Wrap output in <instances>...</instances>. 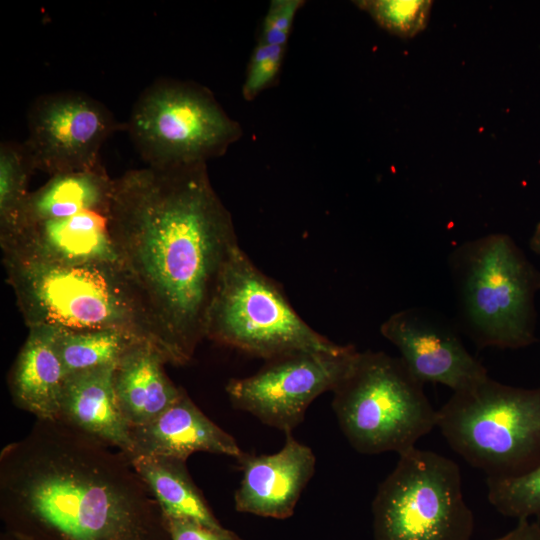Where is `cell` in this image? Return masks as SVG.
Segmentation results:
<instances>
[{
  "label": "cell",
  "mask_w": 540,
  "mask_h": 540,
  "mask_svg": "<svg viewBox=\"0 0 540 540\" xmlns=\"http://www.w3.org/2000/svg\"><path fill=\"white\" fill-rule=\"evenodd\" d=\"M111 232L119 267L167 363H189L239 246L206 163L128 170L115 179Z\"/></svg>",
  "instance_id": "1"
},
{
  "label": "cell",
  "mask_w": 540,
  "mask_h": 540,
  "mask_svg": "<svg viewBox=\"0 0 540 540\" xmlns=\"http://www.w3.org/2000/svg\"><path fill=\"white\" fill-rule=\"evenodd\" d=\"M0 518L26 540H172L131 458L57 419L1 450Z\"/></svg>",
  "instance_id": "2"
},
{
  "label": "cell",
  "mask_w": 540,
  "mask_h": 540,
  "mask_svg": "<svg viewBox=\"0 0 540 540\" xmlns=\"http://www.w3.org/2000/svg\"><path fill=\"white\" fill-rule=\"evenodd\" d=\"M114 189L102 164L51 176L29 193L17 224L0 237L3 258L119 266L110 217Z\"/></svg>",
  "instance_id": "3"
},
{
  "label": "cell",
  "mask_w": 540,
  "mask_h": 540,
  "mask_svg": "<svg viewBox=\"0 0 540 540\" xmlns=\"http://www.w3.org/2000/svg\"><path fill=\"white\" fill-rule=\"evenodd\" d=\"M448 264L460 318L477 346L520 349L537 340L540 271L509 235L466 241Z\"/></svg>",
  "instance_id": "4"
},
{
  "label": "cell",
  "mask_w": 540,
  "mask_h": 540,
  "mask_svg": "<svg viewBox=\"0 0 540 540\" xmlns=\"http://www.w3.org/2000/svg\"><path fill=\"white\" fill-rule=\"evenodd\" d=\"M2 261L28 328L118 329L152 343L142 310L118 265Z\"/></svg>",
  "instance_id": "5"
},
{
  "label": "cell",
  "mask_w": 540,
  "mask_h": 540,
  "mask_svg": "<svg viewBox=\"0 0 540 540\" xmlns=\"http://www.w3.org/2000/svg\"><path fill=\"white\" fill-rule=\"evenodd\" d=\"M451 449L487 478H512L540 465V387L524 388L489 376L453 392L437 410Z\"/></svg>",
  "instance_id": "6"
},
{
  "label": "cell",
  "mask_w": 540,
  "mask_h": 540,
  "mask_svg": "<svg viewBox=\"0 0 540 540\" xmlns=\"http://www.w3.org/2000/svg\"><path fill=\"white\" fill-rule=\"evenodd\" d=\"M402 359L381 351L359 352L333 391L338 424L357 452L398 455L437 425V411Z\"/></svg>",
  "instance_id": "7"
},
{
  "label": "cell",
  "mask_w": 540,
  "mask_h": 540,
  "mask_svg": "<svg viewBox=\"0 0 540 540\" xmlns=\"http://www.w3.org/2000/svg\"><path fill=\"white\" fill-rule=\"evenodd\" d=\"M206 338L266 361L299 352L336 353L347 346L307 324L281 286L240 246L230 257L211 302Z\"/></svg>",
  "instance_id": "8"
},
{
  "label": "cell",
  "mask_w": 540,
  "mask_h": 540,
  "mask_svg": "<svg viewBox=\"0 0 540 540\" xmlns=\"http://www.w3.org/2000/svg\"><path fill=\"white\" fill-rule=\"evenodd\" d=\"M125 123L141 159L156 169L207 163L242 136L208 88L172 78L147 86Z\"/></svg>",
  "instance_id": "9"
},
{
  "label": "cell",
  "mask_w": 540,
  "mask_h": 540,
  "mask_svg": "<svg viewBox=\"0 0 540 540\" xmlns=\"http://www.w3.org/2000/svg\"><path fill=\"white\" fill-rule=\"evenodd\" d=\"M372 515L374 540H470L474 531L459 466L416 447L379 485Z\"/></svg>",
  "instance_id": "10"
},
{
  "label": "cell",
  "mask_w": 540,
  "mask_h": 540,
  "mask_svg": "<svg viewBox=\"0 0 540 540\" xmlns=\"http://www.w3.org/2000/svg\"><path fill=\"white\" fill-rule=\"evenodd\" d=\"M353 345L336 353L299 352L267 360L253 375L233 378L225 390L230 403L285 433L303 421L309 405L349 374L358 357Z\"/></svg>",
  "instance_id": "11"
},
{
  "label": "cell",
  "mask_w": 540,
  "mask_h": 540,
  "mask_svg": "<svg viewBox=\"0 0 540 540\" xmlns=\"http://www.w3.org/2000/svg\"><path fill=\"white\" fill-rule=\"evenodd\" d=\"M23 142L36 171L54 176L92 169L114 133L126 131L102 102L88 94L60 91L40 95L27 113Z\"/></svg>",
  "instance_id": "12"
},
{
  "label": "cell",
  "mask_w": 540,
  "mask_h": 540,
  "mask_svg": "<svg viewBox=\"0 0 540 540\" xmlns=\"http://www.w3.org/2000/svg\"><path fill=\"white\" fill-rule=\"evenodd\" d=\"M380 332L400 352L409 371L423 384L438 383L453 392L488 377L483 364L469 353L456 328L438 313L412 307L390 315Z\"/></svg>",
  "instance_id": "13"
},
{
  "label": "cell",
  "mask_w": 540,
  "mask_h": 540,
  "mask_svg": "<svg viewBox=\"0 0 540 540\" xmlns=\"http://www.w3.org/2000/svg\"><path fill=\"white\" fill-rule=\"evenodd\" d=\"M242 478L234 494L235 509L261 517L287 519L315 472L312 449L286 433L273 454L243 453L237 459Z\"/></svg>",
  "instance_id": "14"
},
{
  "label": "cell",
  "mask_w": 540,
  "mask_h": 540,
  "mask_svg": "<svg viewBox=\"0 0 540 540\" xmlns=\"http://www.w3.org/2000/svg\"><path fill=\"white\" fill-rule=\"evenodd\" d=\"M129 457L168 456L187 460L194 452H208L238 459L244 453L225 430L210 420L185 390L160 415L130 427Z\"/></svg>",
  "instance_id": "15"
},
{
  "label": "cell",
  "mask_w": 540,
  "mask_h": 540,
  "mask_svg": "<svg viewBox=\"0 0 540 540\" xmlns=\"http://www.w3.org/2000/svg\"><path fill=\"white\" fill-rule=\"evenodd\" d=\"M115 365L66 375L57 420L130 455V427L113 386Z\"/></svg>",
  "instance_id": "16"
},
{
  "label": "cell",
  "mask_w": 540,
  "mask_h": 540,
  "mask_svg": "<svg viewBox=\"0 0 540 540\" xmlns=\"http://www.w3.org/2000/svg\"><path fill=\"white\" fill-rule=\"evenodd\" d=\"M167 363L147 340L136 341L114 367L113 386L121 414L129 427L150 422L182 394L166 374Z\"/></svg>",
  "instance_id": "17"
},
{
  "label": "cell",
  "mask_w": 540,
  "mask_h": 540,
  "mask_svg": "<svg viewBox=\"0 0 540 540\" xmlns=\"http://www.w3.org/2000/svg\"><path fill=\"white\" fill-rule=\"evenodd\" d=\"M8 374L14 404L38 419H57L66 373L54 346L55 328L32 327Z\"/></svg>",
  "instance_id": "18"
},
{
  "label": "cell",
  "mask_w": 540,
  "mask_h": 540,
  "mask_svg": "<svg viewBox=\"0 0 540 540\" xmlns=\"http://www.w3.org/2000/svg\"><path fill=\"white\" fill-rule=\"evenodd\" d=\"M131 460L167 519H189L207 526H222L193 482L186 460L168 456H137Z\"/></svg>",
  "instance_id": "19"
},
{
  "label": "cell",
  "mask_w": 540,
  "mask_h": 540,
  "mask_svg": "<svg viewBox=\"0 0 540 540\" xmlns=\"http://www.w3.org/2000/svg\"><path fill=\"white\" fill-rule=\"evenodd\" d=\"M139 337L118 329L69 330L55 328L54 346L70 374L91 368L116 365Z\"/></svg>",
  "instance_id": "20"
},
{
  "label": "cell",
  "mask_w": 540,
  "mask_h": 540,
  "mask_svg": "<svg viewBox=\"0 0 540 540\" xmlns=\"http://www.w3.org/2000/svg\"><path fill=\"white\" fill-rule=\"evenodd\" d=\"M35 172L22 143L0 145V237L17 224L29 196L28 184Z\"/></svg>",
  "instance_id": "21"
},
{
  "label": "cell",
  "mask_w": 540,
  "mask_h": 540,
  "mask_svg": "<svg viewBox=\"0 0 540 540\" xmlns=\"http://www.w3.org/2000/svg\"><path fill=\"white\" fill-rule=\"evenodd\" d=\"M487 498L500 514L518 520L540 517V465L512 478H487Z\"/></svg>",
  "instance_id": "22"
},
{
  "label": "cell",
  "mask_w": 540,
  "mask_h": 540,
  "mask_svg": "<svg viewBox=\"0 0 540 540\" xmlns=\"http://www.w3.org/2000/svg\"><path fill=\"white\" fill-rule=\"evenodd\" d=\"M354 3L381 28L405 39L426 28L433 4L429 0H363Z\"/></svg>",
  "instance_id": "23"
},
{
  "label": "cell",
  "mask_w": 540,
  "mask_h": 540,
  "mask_svg": "<svg viewBox=\"0 0 540 540\" xmlns=\"http://www.w3.org/2000/svg\"><path fill=\"white\" fill-rule=\"evenodd\" d=\"M286 47L259 41L252 51L245 80L242 86L243 98L254 100L264 90L277 83Z\"/></svg>",
  "instance_id": "24"
},
{
  "label": "cell",
  "mask_w": 540,
  "mask_h": 540,
  "mask_svg": "<svg viewBox=\"0 0 540 540\" xmlns=\"http://www.w3.org/2000/svg\"><path fill=\"white\" fill-rule=\"evenodd\" d=\"M304 3L303 0H272L261 24L259 41L286 47L295 16Z\"/></svg>",
  "instance_id": "25"
},
{
  "label": "cell",
  "mask_w": 540,
  "mask_h": 540,
  "mask_svg": "<svg viewBox=\"0 0 540 540\" xmlns=\"http://www.w3.org/2000/svg\"><path fill=\"white\" fill-rule=\"evenodd\" d=\"M172 540H244L231 530L189 519H167Z\"/></svg>",
  "instance_id": "26"
},
{
  "label": "cell",
  "mask_w": 540,
  "mask_h": 540,
  "mask_svg": "<svg viewBox=\"0 0 540 540\" xmlns=\"http://www.w3.org/2000/svg\"><path fill=\"white\" fill-rule=\"evenodd\" d=\"M494 540H540V523L529 519L518 520L512 530Z\"/></svg>",
  "instance_id": "27"
},
{
  "label": "cell",
  "mask_w": 540,
  "mask_h": 540,
  "mask_svg": "<svg viewBox=\"0 0 540 540\" xmlns=\"http://www.w3.org/2000/svg\"><path fill=\"white\" fill-rule=\"evenodd\" d=\"M530 249L540 256V222L536 225L529 241Z\"/></svg>",
  "instance_id": "28"
},
{
  "label": "cell",
  "mask_w": 540,
  "mask_h": 540,
  "mask_svg": "<svg viewBox=\"0 0 540 540\" xmlns=\"http://www.w3.org/2000/svg\"><path fill=\"white\" fill-rule=\"evenodd\" d=\"M0 540H26V539L4 530L0 534Z\"/></svg>",
  "instance_id": "29"
}]
</instances>
